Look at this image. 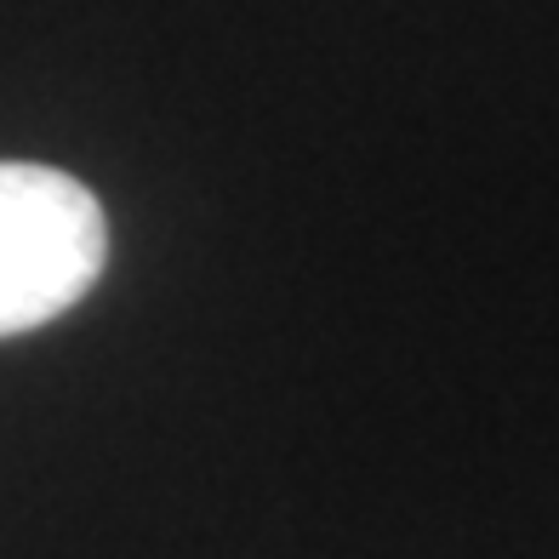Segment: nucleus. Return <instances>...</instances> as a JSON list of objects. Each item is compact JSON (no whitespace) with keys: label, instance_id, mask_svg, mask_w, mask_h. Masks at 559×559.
I'll return each mask as SVG.
<instances>
[{"label":"nucleus","instance_id":"f257e3e1","mask_svg":"<svg viewBox=\"0 0 559 559\" xmlns=\"http://www.w3.org/2000/svg\"><path fill=\"white\" fill-rule=\"evenodd\" d=\"M109 223L69 171L0 160V337L74 309L104 274Z\"/></svg>","mask_w":559,"mask_h":559}]
</instances>
